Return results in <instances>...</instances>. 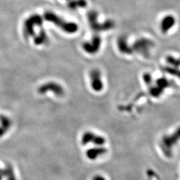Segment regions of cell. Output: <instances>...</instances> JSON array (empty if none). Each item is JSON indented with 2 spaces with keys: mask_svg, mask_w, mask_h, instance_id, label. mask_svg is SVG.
I'll list each match as a JSON object with an SVG mask.
<instances>
[{
  "mask_svg": "<svg viewBox=\"0 0 180 180\" xmlns=\"http://www.w3.org/2000/svg\"><path fill=\"white\" fill-rule=\"evenodd\" d=\"M44 18L49 22L56 25L58 28L62 29L66 33H74L78 30V25L75 23L67 22L51 11L45 12L44 14Z\"/></svg>",
  "mask_w": 180,
  "mask_h": 180,
  "instance_id": "6da1fadb",
  "label": "cell"
},
{
  "mask_svg": "<svg viewBox=\"0 0 180 180\" xmlns=\"http://www.w3.org/2000/svg\"><path fill=\"white\" fill-rule=\"evenodd\" d=\"M180 140V127L171 135H165L162 138L160 145L164 155L170 157L173 154V149Z\"/></svg>",
  "mask_w": 180,
  "mask_h": 180,
  "instance_id": "7a4b0ae2",
  "label": "cell"
},
{
  "mask_svg": "<svg viewBox=\"0 0 180 180\" xmlns=\"http://www.w3.org/2000/svg\"><path fill=\"white\" fill-rule=\"evenodd\" d=\"M43 24L42 18L37 14L32 15L25 21L23 26V33L25 38L35 35L34 28L36 26L41 27Z\"/></svg>",
  "mask_w": 180,
  "mask_h": 180,
  "instance_id": "3957f363",
  "label": "cell"
},
{
  "mask_svg": "<svg viewBox=\"0 0 180 180\" xmlns=\"http://www.w3.org/2000/svg\"><path fill=\"white\" fill-rule=\"evenodd\" d=\"M88 18L90 26L93 31H105V30L111 29L114 26V22L111 21H107L104 24L97 22V14L96 11L89 12L88 15Z\"/></svg>",
  "mask_w": 180,
  "mask_h": 180,
  "instance_id": "277c9868",
  "label": "cell"
},
{
  "mask_svg": "<svg viewBox=\"0 0 180 180\" xmlns=\"http://www.w3.org/2000/svg\"><path fill=\"white\" fill-rule=\"evenodd\" d=\"M37 92L40 94H45L51 92L58 97H62L65 94V90L62 85L54 81H50L40 85L37 89Z\"/></svg>",
  "mask_w": 180,
  "mask_h": 180,
  "instance_id": "5b68a950",
  "label": "cell"
},
{
  "mask_svg": "<svg viewBox=\"0 0 180 180\" xmlns=\"http://www.w3.org/2000/svg\"><path fill=\"white\" fill-rule=\"evenodd\" d=\"M81 144L87 145L92 143L96 146H101L105 143V139L101 135H96L92 131H85L81 137Z\"/></svg>",
  "mask_w": 180,
  "mask_h": 180,
  "instance_id": "8992f818",
  "label": "cell"
},
{
  "mask_svg": "<svg viewBox=\"0 0 180 180\" xmlns=\"http://www.w3.org/2000/svg\"><path fill=\"white\" fill-rule=\"evenodd\" d=\"M171 85L170 81L165 78H161L157 79L156 84L152 86L150 89V93L153 97H159L167 88H169Z\"/></svg>",
  "mask_w": 180,
  "mask_h": 180,
  "instance_id": "52a82bcc",
  "label": "cell"
},
{
  "mask_svg": "<svg viewBox=\"0 0 180 180\" xmlns=\"http://www.w3.org/2000/svg\"><path fill=\"white\" fill-rule=\"evenodd\" d=\"M90 81H91V86L93 90L99 92L104 88V83H103L101 73L99 70L94 69L90 71L89 74Z\"/></svg>",
  "mask_w": 180,
  "mask_h": 180,
  "instance_id": "ba28073f",
  "label": "cell"
},
{
  "mask_svg": "<svg viewBox=\"0 0 180 180\" xmlns=\"http://www.w3.org/2000/svg\"><path fill=\"white\" fill-rule=\"evenodd\" d=\"M101 45V40L100 36H94L91 41L85 42L83 49L89 54H96L100 50Z\"/></svg>",
  "mask_w": 180,
  "mask_h": 180,
  "instance_id": "9c48e42d",
  "label": "cell"
},
{
  "mask_svg": "<svg viewBox=\"0 0 180 180\" xmlns=\"http://www.w3.org/2000/svg\"><path fill=\"white\" fill-rule=\"evenodd\" d=\"M176 19L172 15H167L164 18H163L160 22V29L163 33H168L170 30L174 28Z\"/></svg>",
  "mask_w": 180,
  "mask_h": 180,
  "instance_id": "30bf717a",
  "label": "cell"
},
{
  "mask_svg": "<svg viewBox=\"0 0 180 180\" xmlns=\"http://www.w3.org/2000/svg\"><path fill=\"white\" fill-rule=\"evenodd\" d=\"M152 46V44L151 41L145 39H141L137 41L134 48L136 51L141 53V54H144L147 55V54L149 53V51L151 49Z\"/></svg>",
  "mask_w": 180,
  "mask_h": 180,
  "instance_id": "8fae6325",
  "label": "cell"
},
{
  "mask_svg": "<svg viewBox=\"0 0 180 180\" xmlns=\"http://www.w3.org/2000/svg\"><path fill=\"white\" fill-rule=\"evenodd\" d=\"M108 152L106 148L101 146L92 148L86 151V156L89 160H95L97 158L104 156Z\"/></svg>",
  "mask_w": 180,
  "mask_h": 180,
  "instance_id": "7c38bea8",
  "label": "cell"
},
{
  "mask_svg": "<svg viewBox=\"0 0 180 180\" xmlns=\"http://www.w3.org/2000/svg\"><path fill=\"white\" fill-rule=\"evenodd\" d=\"M3 176L6 180H17L14 174V170L10 164H7L3 169Z\"/></svg>",
  "mask_w": 180,
  "mask_h": 180,
  "instance_id": "4fadbf2b",
  "label": "cell"
},
{
  "mask_svg": "<svg viewBox=\"0 0 180 180\" xmlns=\"http://www.w3.org/2000/svg\"><path fill=\"white\" fill-rule=\"evenodd\" d=\"M48 37L44 29H41L40 33L34 37V44L37 45H43L48 41Z\"/></svg>",
  "mask_w": 180,
  "mask_h": 180,
  "instance_id": "5bb4252c",
  "label": "cell"
},
{
  "mask_svg": "<svg viewBox=\"0 0 180 180\" xmlns=\"http://www.w3.org/2000/svg\"><path fill=\"white\" fill-rule=\"evenodd\" d=\"M118 44L119 49L121 51V52L126 54H130V53H131V48H130L126 38L124 37L119 38Z\"/></svg>",
  "mask_w": 180,
  "mask_h": 180,
  "instance_id": "9a60e30c",
  "label": "cell"
},
{
  "mask_svg": "<svg viewBox=\"0 0 180 180\" xmlns=\"http://www.w3.org/2000/svg\"><path fill=\"white\" fill-rule=\"evenodd\" d=\"M87 6V2L85 0H70L68 3V7L71 10H76L78 8L85 7Z\"/></svg>",
  "mask_w": 180,
  "mask_h": 180,
  "instance_id": "2e32d148",
  "label": "cell"
},
{
  "mask_svg": "<svg viewBox=\"0 0 180 180\" xmlns=\"http://www.w3.org/2000/svg\"><path fill=\"white\" fill-rule=\"evenodd\" d=\"M0 124L6 131H8L11 126V119L4 115H0Z\"/></svg>",
  "mask_w": 180,
  "mask_h": 180,
  "instance_id": "e0dca14e",
  "label": "cell"
},
{
  "mask_svg": "<svg viewBox=\"0 0 180 180\" xmlns=\"http://www.w3.org/2000/svg\"><path fill=\"white\" fill-rule=\"evenodd\" d=\"M166 62L173 68H178L180 67V58H175L172 55H169L166 58Z\"/></svg>",
  "mask_w": 180,
  "mask_h": 180,
  "instance_id": "ac0fdd59",
  "label": "cell"
},
{
  "mask_svg": "<svg viewBox=\"0 0 180 180\" xmlns=\"http://www.w3.org/2000/svg\"><path fill=\"white\" fill-rule=\"evenodd\" d=\"M144 81L148 85L151 84V83L152 82V77L151 74H148V73L147 74H145L144 75Z\"/></svg>",
  "mask_w": 180,
  "mask_h": 180,
  "instance_id": "d6986e66",
  "label": "cell"
},
{
  "mask_svg": "<svg viewBox=\"0 0 180 180\" xmlns=\"http://www.w3.org/2000/svg\"><path fill=\"white\" fill-rule=\"evenodd\" d=\"M92 180H107L104 177H103L102 175H96L95 177H93Z\"/></svg>",
  "mask_w": 180,
  "mask_h": 180,
  "instance_id": "ffe728a7",
  "label": "cell"
},
{
  "mask_svg": "<svg viewBox=\"0 0 180 180\" xmlns=\"http://www.w3.org/2000/svg\"><path fill=\"white\" fill-rule=\"evenodd\" d=\"M6 132V130H4L1 126H0V138H1V137H2L4 134H5Z\"/></svg>",
  "mask_w": 180,
  "mask_h": 180,
  "instance_id": "44dd1931",
  "label": "cell"
},
{
  "mask_svg": "<svg viewBox=\"0 0 180 180\" xmlns=\"http://www.w3.org/2000/svg\"><path fill=\"white\" fill-rule=\"evenodd\" d=\"M3 171L2 174H0V180H3Z\"/></svg>",
  "mask_w": 180,
  "mask_h": 180,
  "instance_id": "7402d4cb",
  "label": "cell"
},
{
  "mask_svg": "<svg viewBox=\"0 0 180 180\" xmlns=\"http://www.w3.org/2000/svg\"><path fill=\"white\" fill-rule=\"evenodd\" d=\"M2 171H3V169L1 168H0V174H2Z\"/></svg>",
  "mask_w": 180,
  "mask_h": 180,
  "instance_id": "603a6c76",
  "label": "cell"
}]
</instances>
